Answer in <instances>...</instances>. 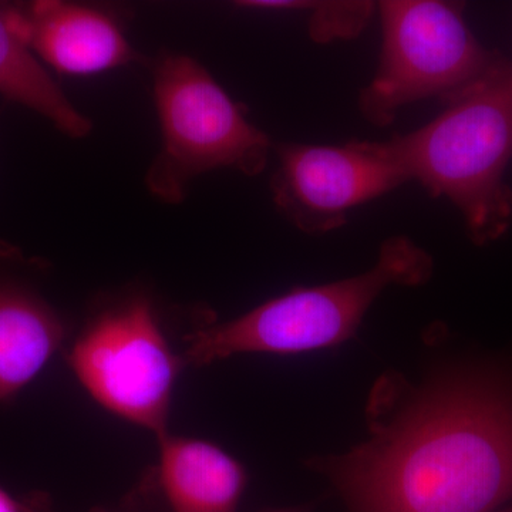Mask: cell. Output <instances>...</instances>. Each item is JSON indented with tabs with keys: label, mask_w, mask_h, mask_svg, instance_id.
Masks as SVG:
<instances>
[{
	"label": "cell",
	"mask_w": 512,
	"mask_h": 512,
	"mask_svg": "<svg viewBox=\"0 0 512 512\" xmlns=\"http://www.w3.org/2000/svg\"><path fill=\"white\" fill-rule=\"evenodd\" d=\"M370 437L308 466L350 512H493L512 498V390L468 372L383 376Z\"/></svg>",
	"instance_id": "obj_1"
},
{
	"label": "cell",
	"mask_w": 512,
	"mask_h": 512,
	"mask_svg": "<svg viewBox=\"0 0 512 512\" xmlns=\"http://www.w3.org/2000/svg\"><path fill=\"white\" fill-rule=\"evenodd\" d=\"M444 106L426 126L380 144L407 180L461 212L476 244H488L512 222V63Z\"/></svg>",
	"instance_id": "obj_2"
},
{
	"label": "cell",
	"mask_w": 512,
	"mask_h": 512,
	"mask_svg": "<svg viewBox=\"0 0 512 512\" xmlns=\"http://www.w3.org/2000/svg\"><path fill=\"white\" fill-rule=\"evenodd\" d=\"M433 258L412 239L383 242L377 262L363 274L330 284L295 288L187 338L184 363L207 366L241 353L298 355L335 348L356 335L384 289L420 286L433 275Z\"/></svg>",
	"instance_id": "obj_3"
},
{
	"label": "cell",
	"mask_w": 512,
	"mask_h": 512,
	"mask_svg": "<svg viewBox=\"0 0 512 512\" xmlns=\"http://www.w3.org/2000/svg\"><path fill=\"white\" fill-rule=\"evenodd\" d=\"M154 103L161 147L148 168L147 190L181 204L192 181L214 170L255 177L268 165L272 143L197 60L170 53L154 69Z\"/></svg>",
	"instance_id": "obj_4"
},
{
	"label": "cell",
	"mask_w": 512,
	"mask_h": 512,
	"mask_svg": "<svg viewBox=\"0 0 512 512\" xmlns=\"http://www.w3.org/2000/svg\"><path fill=\"white\" fill-rule=\"evenodd\" d=\"M376 9L382 52L372 82L359 96L360 113L375 126H389L417 101L450 103L508 62L478 42L460 3L384 0Z\"/></svg>",
	"instance_id": "obj_5"
},
{
	"label": "cell",
	"mask_w": 512,
	"mask_h": 512,
	"mask_svg": "<svg viewBox=\"0 0 512 512\" xmlns=\"http://www.w3.org/2000/svg\"><path fill=\"white\" fill-rule=\"evenodd\" d=\"M146 296L97 313L73 343L69 365L86 392L120 419L168 433L175 382L183 367Z\"/></svg>",
	"instance_id": "obj_6"
},
{
	"label": "cell",
	"mask_w": 512,
	"mask_h": 512,
	"mask_svg": "<svg viewBox=\"0 0 512 512\" xmlns=\"http://www.w3.org/2000/svg\"><path fill=\"white\" fill-rule=\"evenodd\" d=\"M276 157L271 180L275 207L308 235L335 231L359 205L409 183L382 144L370 141L345 146L282 143Z\"/></svg>",
	"instance_id": "obj_7"
},
{
	"label": "cell",
	"mask_w": 512,
	"mask_h": 512,
	"mask_svg": "<svg viewBox=\"0 0 512 512\" xmlns=\"http://www.w3.org/2000/svg\"><path fill=\"white\" fill-rule=\"evenodd\" d=\"M12 20L40 62L66 76H94L137 60L119 23L103 10L62 0L10 5Z\"/></svg>",
	"instance_id": "obj_8"
},
{
	"label": "cell",
	"mask_w": 512,
	"mask_h": 512,
	"mask_svg": "<svg viewBox=\"0 0 512 512\" xmlns=\"http://www.w3.org/2000/svg\"><path fill=\"white\" fill-rule=\"evenodd\" d=\"M158 446L154 485L165 511H238L248 481L238 460L210 441L170 433Z\"/></svg>",
	"instance_id": "obj_9"
},
{
	"label": "cell",
	"mask_w": 512,
	"mask_h": 512,
	"mask_svg": "<svg viewBox=\"0 0 512 512\" xmlns=\"http://www.w3.org/2000/svg\"><path fill=\"white\" fill-rule=\"evenodd\" d=\"M66 338L63 320L35 292L0 281V403L12 402Z\"/></svg>",
	"instance_id": "obj_10"
},
{
	"label": "cell",
	"mask_w": 512,
	"mask_h": 512,
	"mask_svg": "<svg viewBox=\"0 0 512 512\" xmlns=\"http://www.w3.org/2000/svg\"><path fill=\"white\" fill-rule=\"evenodd\" d=\"M0 96L45 117L67 137L92 133V120L74 106L20 36L10 5H0Z\"/></svg>",
	"instance_id": "obj_11"
},
{
	"label": "cell",
	"mask_w": 512,
	"mask_h": 512,
	"mask_svg": "<svg viewBox=\"0 0 512 512\" xmlns=\"http://www.w3.org/2000/svg\"><path fill=\"white\" fill-rule=\"evenodd\" d=\"M259 10H311L309 32L316 42L350 39L366 28L375 5L370 2H239Z\"/></svg>",
	"instance_id": "obj_12"
},
{
	"label": "cell",
	"mask_w": 512,
	"mask_h": 512,
	"mask_svg": "<svg viewBox=\"0 0 512 512\" xmlns=\"http://www.w3.org/2000/svg\"><path fill=\"white\" fill-rule=\"evenodd\" d=\"M22 511L23 512H53L50 505L46 503L43 497H30L26 500H22ZM92 512H140L134 510V508H128V510L109 511V510H94Z\"/></svg>",
	"instance_id": "obj_13"
},
{
	"label": "cell",
	"mask_w": 512,
	"mask_h": 512,
	"mask_svg": "<svg viewBox=\"0 0 512 512\" xmlns=\"http://www.w3.org/2000/svg\"><path fill=\"white\" fill-rule=\"evenodd\" d=\"M0 512H23L22 501L15 500L3 488H0Z\"/></svg>",
	"instance_id": "obj_14"
},
{
	"label": "cell",
	"mask_w": 512,
	"mask_h": 512,
	"mask_svg": "<svg viewBox=\"0 0 512 512\" xmlns=\"http://www.w3.org/2000/svg\"><path fill=\"white\" fill-rule=\"evenodd\" d=\"M262 512H311V507L305 505V507L281 508V510H268Z\"/></svg>",
	"instance_id": "obj_15"
},
{
	"label": "cell",
	"mask_w": 512,
	"mask_h": 512,
	"mask_svg": "<svg viewBox=\"0 0 512 512\" xmlns=\"http://www.w3.org/2000/svg\"><path fill=\"white\" fill-rule=\"evenodd\" d=\"M504 512H512V508H510V510H507V511H504Z\"/></svg>",
	"instance_id": "obj_16"
}]
</instances>
